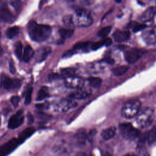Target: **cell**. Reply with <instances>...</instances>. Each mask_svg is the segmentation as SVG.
Returning a JSON list of instances; mask_svg holds the SVG:
<instances>
[{"instance_id":"cell-1","label":"cell","mask_w":156,"mask_h":156,"mask_svg":"<svg viewBox=\"0 0 156 156\" xmlns=\"http://www.w3.org/2000/svg\"><path fill=\"white\" fill-rule=\"evenodd\" d=\"M52 29L49 25L38 24L30 21L27 25V32L31 40L37 42L46 40L50 36Z\"/></svg>"},{"instance_id":"cell-2","label":"cell","mask_w":156,"mask_h":156,"mask_svg":"<svg viewBox=\"0 0 156 156\" xmlns=\"http://www.w3.org/2000/svg\"><path fill=\"white\" fill-rule=\"evenodd\" d=\"M73 16L74 26L88 27L93 23V18L90 12L83 8H79L75 10Z\"/></svg>"},{"instance_id":"cell-3","label":"cell","mask_w":156,"mask_h":156,"mask_svg":"<svg viewBox=\"0 0 156 156\" xmlns=\"http://www.w3.org/2000/svg\"><path fill=\"white\" fill-rule=\"evenodd\" d=\"M141 102L137 99H132L126 102L122 107L121 115L127 119L136 116L140 110Z\"/></svg>"},{"instance_id":"cell-4","label":"cell","mask_w":156,"mask_h":156,"mask_svg":"<svg viewBox=\"0 0 156 156\" xmlns=\"http://www.w3.org/2000/svg\"><path fill=\"white\" fill-rule=\"evenodd\" d=\"M154 119V111L152 108L147 107L143 110L137 115L136 121L138 126L141 128L149 126Z\"/></svg>"},{"instance_id":"cell-5","label":"cell","mask_w":156,"mask_h":156,"mask_svg":"<svg viewBox=\"0 0 156 156\" xmlns=\"http://www.w3.org/2000/svg\"><path fill=\"white\" fill-rule=\"evenodd\" d=\"M119 129L122 136L126 140H132L139 136L140 132L130 123H122L119 126Z\"/></svg>"},{"instance_id":"cell-6","label":"cell","mask_w":156,"mask_h":156,"mask_svg":"<svg viewBox=\"0 0 156 156\" xmlns=\"http://www.w3.org/2000/svg\"><path fill=\"white\" fill-rule=\"evenodd\" d=\"M141 37L144 41L148 44L156 43V26H146L143 30Z\"/></svg>"},{"instance_id":"cell-7","label":"cell","mask_w":156,"mask_h":156,"mask_svg":"<svg viewBox=\"0 0 156 156\" xmlns=\"http://www.w3.org/2000/svg\"><path fill=\"white\" fill-rule=\"evenodd\" d=\"M1 83L4 88L8 90L18 89L21 85V81L20 79H11L5 74L2 75Z\"/></svg>"},{"instance_id":"cell-8","label":"cell","mask_w":156,"mask_h":156,"mask_svg":"<svg viewBox=\"0 0 156 156\" xmlns=\"http://www.w3.org/2000/svg\"><path fill=\"white\" fill-rule=\"evenodd\" d=\"M0 19L7 23H13L15 17L4 2L0 1Z\"/></svg>"},{"instance_id":"cell-9","label":"cell","mask_w":156,"mask_h":156,"mask_svg":"<svg viewBox=\"0 0 156 156\" xmlns=\"http://www.w3.org/2000/svg\"><path fill=\"white\" fill-rule=\"evenodd\" d=\"M77 103L74 101L69 99H62L55 103L53 106V108L54 110L57 112H65L75 107Z\"/></svg>"},{"instance_id":"cell-10","label":"cell","mask_w":156,"mask_h":156,"mask_svg":"<svg viewBox=\"0 0 156 156\" xmlns=\"http://www.w3.org/2000/svg\"><path fill=\"white\" fill-rule=\"evenodd\" d=\"M20 144L18 138H12L0 146V156H7Z\"/></svg>"},{"instance_id":"cell-11","label":"cell","mask_w":156,"mask_h":156,"mask_svg":"<svg viewBox=\"0 0 156 156\" xmlns=\"http://www.w3.org/2000/svg\"><path fill=\"white\" fill-rule=\"evenodd\" d=\"M24 118V117L23 110H18L9 119L8 122V127L10 129H15L18 128L23 123Z\"/></svg>"},{"instance_id":"cell-12","label":"cell","mask_w":156,"mask_h":156,"mask_svg":"<svg viewBox=\"0 0 156 156\" xmlns=\"http://www.w3.org/2000/svg\"><path fill=\"white\" fill-rule=\"evenodd\" d=\"M85 83L82 77L73 76L67 77L65 79V85L66 87L70 88H82Z\"/></svg>"},{"instance_id":"cell-13","label":"cell","mask_w":156,"mask_h":156,"mask_svg":"<svg viewBox=\"0 0 156 156\" xmlns=\"http://www.w3.org/2000/svg\"><path fill=\"white\" fill-rule=\"evenodd\" d=\"M144 54V51L140 49H130L124 52L126 60L129 63H133L136 62Z\"/></svg>"},{"instance_id":"cell-14","label":"cell","mask_w":156,"mask_h":156,"mask_svg":"<svg viewBox=\"0 0 156 156\" xmlns=\"http://www.w3.org/2000/svg\"><path fill=\"white\" fill-rule=\"evenodd\" d=\"M51 52V48L49 46H43L40 48L36 54H35V58L37 62H41L44 60Z\"/></svg>"},{"instance_id":"cell-15","label":"cell","mask_w":156,"mask_h":156,"mask_svg":"<svg viewBox=\"0 0 156 156\" xmlns=\"http://www.w3.org/2000/svg\"><path fill=\"white\" fill-rule=\"evenodd\" d=\"M91 94V90L80 88L69 95V98L76 99H82L88 97Z\"/></svg>"},{"instance_id":"cell-16","label":"cell","mask_w":156,"mask_h":156,"mask_svg":"<svg viewBox=\"0 0 156 156\" xmlns=\"http://www.w3.org/2000/svg\"><path fill=\"white\" fill-rule=\"evenodd\" d=\"M130 34L128 30H118L113 33V38L117 42H122L127 40L130 37Z\"/></svg>"},{"instance_id":"cell-17","label":"cell","mask_w":156,"mask_h":156,"mask_svg":"<svg viewBox=\"0 0 156 156\" xmlns=\"http://www.w3.org/2000/svg\"><path fill=\"white\" fill-rule=\"evenodd\" d=\"M155 14V9L153 7L147 8L140 16L139 19L142 22H147L152 20Z\"/></svg>"},{"instance_id":"cell-18","label":"cell","mask_w":156,"mask_h":156,"mask_svg":"<svg viewBox=\"0 0 156 156\" xmlns=\"http://www.w3.org/2000/svg\"><path fill=\"white\" fill-rule=\"evenodd\" d=\"M35 132V129L34 127H28L23 130L18 135V137L17 138L19 140L20 144L24 142L27 138L31 136Z\"/></svg>"},{"instance_id":"cell-19","label":"cell","mask_w":156,"mask_h":156,"mask_svg":"<svg viewBox=\"0 0 156 156\" xmlns=\"http://www.w3.org/2000/svg\"><path fill=\"white\" fill-rule=\"evenodd\" d=\"M35 52L30 45H26L24 49L22 59L25 62H28L34 55Z\"/></svg>"},{"instance_id":"cell-20","label":"cell","mask_w":156,"mask_h":156,"mask_svg":"<svg viewBox=\"0 0 156 156\" xmlns=\"http://www.w3.org/2000/svg\"><path fill=\"white\" fill-rule=\"evenodd\" d=\"M116 133V128L115 127H110L102 130L101 136L104 140H108L112 138Z\"/></svg>"},{"instance_id":"cell-21","label":"cell","mask_w":156,"mask_h":156,"mask_svg":"<svg viewBox=\"0 0 156 156\" xmlns=\"http://www.w3.org/2000/svg\"><path fill=\"white\" fill-rule=\"evenodd\" d=\"M112 40L110 38H104L101 41L95 42L94 43L92 44L91 45V49L93 50H96L98 49V48L102 47V46H109L111 43H112Z\"/></svg>"},{"instance_id":"cell-22","label":"cell","mask_w":156,"mask_h":156,"mask_svg":"<svg viewBox=\"0 0 156 156\" xmlns=\"http://www.w3.org/2000/svg\"><path fill=\"white\" fill-rule=\"evenodd\" d=\"M146 140L149 144H152L156 141V127L152 128L149 131L145 133Z\"/></svg>"},{"instance_id":"cell-23","label":"cell","mask_w":156,"mask_h":156,"mask_svg":"<svg viewBox=\"0 0 156 156\" xmlns=\"http://www.w3.org/2000/svg\"><path fill=\"white\" fill-rule=\"evenodd\" d=\"M48 96H49V91H48V87H42L38 92L36 100L38 101H40L48 98Z\"/></svg>"},{"instance_id":"cell-24","label":"cell","mask_w":156,"mask_h":156,"mask_svg":"<svg viewBox=\"0 0 156 156\" xmlns=\"http://www.w3.org/2000/svg\"><path fill=\"white\" fill-rule=\"evenodd\" d=\"M74 30L73 29H65L61 28L58 30V33L62 39H66L70 38L74 34Z\"/></svg>"},{"instance_id":"cell-25","label":"cell","mask_w":156,"mask_h":156,"mask_svg":"<svg viewBox=\"0 0 156 156\" xmlns=\"http://www.w3.org/2000/svg\"><path fill=\"white\" fill-rule=\"evenodd\" d=\"M19 31H20V27L18 26H12L8 28V29L7 30L6 35L9 39L13 38L18 34Z\"/></svg>"},{"instance_id":"cell-26","label":"cell","mask_w":156,"mask_h":156,"mask_svg":"<svg viewBox=\"0 0 156 156\" xmlns=\"http://www.w3.org/2000/svg\"><path fill=\"white\" fill-rule=\"evenodd\" d=\"M129 69V67L126 65H120L115 68L112 72L115 76H121L124 74Z\"/></svg>"},{"instance_id":"cell-27","label":"cell","mask_w":156,"mask_h":156,"mask_svg":"<svg viewBox=\"0 0 156 156\" xmlns=\"http://www.w3.org/2000/svg\"><path fill=\"white\" fill-rule=\"evenodd\" d=\"M90 85L93 88H98L102 83L101 79L95 77H90L88 79Z\"/></svg>"},{"instance_id":"cell-28","label":"cell","mask_w":156,"mask_h":156,"mask_svg":"<svg viewBox=\"0 0 156 156\" xmlns=\"http://www.w3.org/2000/svg\"><path fill=\"white\" fill-rule=\"evenodd\" d=\"M23 51L24 50H23L22 43L20 41H18V43H16L15 46V53L16 56L19 59H22Z\"/></svg>"},{"instance_id":"cell-29","label":"cell","mask_w":156,"mask_h":156,"mask_svg":"<svg viewBox=\"0 0 156 156\" xmlns=\"http://www.w3.org/2000/svg\"><path fill=\"white\" fill-rule=\"evenodd\" d=\"M60 73H61V74L67 77L75 76L76 69L73 68H65L61 69Z\"/></svg>"},{"instance_id":"cell-30","label":"cell","mask_w":156,"mask_h":156,"mask_svg":"<svg viewBox=\"0 0 156 156\" xmlns=\"http://www.w3.org/2000/svg\"><path fill=\"white\" fill-rule=\"evenodd\" d=\"M63 24L67 27H69V29H71V27H74V24H73V16L71 15H65L63 18Z\"/></svg>"},{"instance_id":"cell-31","label":"cell","mask_w":156,"mask_h":156,"mask_svg":"<svg viewBox=\"0 0 156 156\" xmlns=\"http://www.w3.org/2000/svg\"><path fill=\"white\" fill-rule=\"evenodd\" d=\"M112 27L111 26H105L101 28L98 32V36L102 38H104L107 36V35L110 33Z\"/></svg>"},{"instance_id":"cell-32","label":"cell","mask_w":156,"mask_h":156,"mask_svg":"<svg viewBox=\"0 0 156 156\" xmlns=\"http://www.w3.org/2000/svg\"><path fill=\"white\" fill-rule=\"evenodd\" d=\"M90 42L89 41H82V42H79L76 43L73 46V49L78 50V49H83L88 47L89 45Z\"/></svg>"},{"instance_id":"cell-33","label":"cell","mask_w":156,"mask_h":156,"mask_svg":"<svg viewBox=\"0 0 156 156\" xmlns=\"http://www.w3.org/2000/svg\"><path fill=\"white\" fill-rule=\"evenodd\" d=\"M32 91H33L32 87H30L27 89L26 94V97H25V101H24L25 104H29L30 103L31 99H32Z\"/></svg>"},{"instance_id":"cell-34","label":"cell","mask_w":156,"mask_h":156,"mask_svg":"<svg viewBox=\"0 0 156 156\" xmlns=\"http://www.w3.org/2000/svg\"><path fill=\"white\" fill-rule=\"evenodd\" d=\"M145 27H146L145 25L140 24V23H135V24L132 25V29L134 32H136L140 30H143Z\"/></svg>"},{"instance_id":"cell-35","label":"cell","mask_w":156,"mask_h":156,"mask_svg":"<svg viewBox=\"0 0 156 156\" xmlns=\"http://www.w3.org/2000/svg\"><path fill=\"white\" fill-rule=\"evenodd\" d=\"M10 101H11L12 105H13L14 107H16L18 105V104H19L20 98H19V96H13L11 98V99H10Z\"/></svg>"},{"instance_id":"cell-36","label":"cell","mask_w":156,"mask_h":156,"mask_svg":"<svg viewBox=\"0 0 156 156\" xmlns=\"http://www.w3.org/2000/svg\"><path fill=\"white\" fill-rule=\"evenodd\" d=\"M76 53V51L73 49H69L67 51H66L65 52L63 53V54L62 55V58H68L70 57L71 56H72L73 54H74Z\"/></svg>"},{"instance_id":"cell-37","label":"cell","mask_w":156,"mask_h":156,"mask_svg":"<svg viewBox=\"0 0 156 156\" xmlns=\"http://www.w3.org/2000/svg\"><path fill=\"white\" fill-rule=\"evenodd\" d=\"M9 68H10V71L12 74H14V73L16 72L15 67V66H14V64H13V61H12V60H11L10 62Z\"/></svg>"},{"instance_id":"cell-38","label":"cell","mask_w":156,"mask_h":156,"mask_svg":"<svg viewBox=\"0 0 156 156\" xmlns=\"http://www.w3.org/2000/svg\"><path fill=\"white\" fill-rule=\"evenodd\" d=\"M104 61H105L106 62L110 63V64H112L113 63V59H111L110 58H106L105 59H104Z\"/></svg>"},{"instance_id":"cell-39","label":"cell","mask_w":156,"mask_h":156,"mask_svg":"<svg viewBox=\"0 0 156 156\" xmlns=\"http://www.w3.org/2000/svg\"><path fill=\"white\" fill-rule=\"evenodd\" d=\"M27 116H28L29 121L30 122H33V116L31 115V114L29 113L28 115H27Z\"/></svg>"},{"instance_id":"cell-40","label":"cell","mask_w":156,"mask_h":156,"mask_svg":"<svg viewBox=\"0 0 156 156\" xmlns=\"http://www.w3.org/2000/svg\"><path fill=\"white\" fill-rule=\"evenodd\" d=\"M78 156H92V155H90V154H88L87 153H82V152H81V153L79 154Z\"/></svg>"},{"instance_id":"cell-41","label":"cell","mask_w":156,"mask_h":156,"mask_svg":"<svg viewBox=\"0 0 156 156\" xmlns=\"http://www.w3.org/2000/svg\"><path fill=\"white\" fill-rule=\"evenodd\" d=\"M2 54H3V49H2V47L0 46V57L2 56Z\"/></svg>"},{"instance_id":"cell-42","label":"cell","mask_w":156,"mask_h":156,"mask_svg":"<svg viewBox=\"0 0 156 156\" xmlns=\"http://www.w3.org/2000/svg\"><path fill=\"white\" fill-rule=\"evenodd\" d=\"M125 156H134V155H126Z\"/></svg>"},{"instance_id":"cell-43","label":"cell","mask_w":156,"mask_h":156,"mask_svg":"<svg viewBox=\"0 0 156 156\" xmlns=\"http://www.w3.org/2000/svg\"><path fill=\"white\" fill-rule=\"evenodd\" d=\"M1 118H0V126H1Z\"/></svg>"},{"instance_id":"cell-44","label":"cell","mask_w":156,"mask_h":156,"mask_svg":"<svg viewBox=\"0 0 156 156\" xmlns=\"http://www.w3.org/2000/svg\"><path fill=\"white\" fill-rule=\"evenodd\" d=\"M0 36H1V31H0Z\"/></svg>"}]
</instances>
